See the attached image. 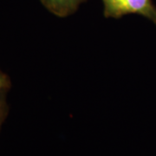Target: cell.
I'll use <instances>...</instances> for the list:
<instances>
[{"instance_id": "6da1fadb", "label": "cell", "mask_w": 156, "mask_h": 156, "mask_svg": "<svg viewBox=\"0 0 156 156\" xmlns=\"http://www.w3.org/2000/svg\"><path fill=\"white\" fill-rule=\"evenodd\" d=\"M106 17L119 18L127 14H139L156 25V7L152 0H102Z\"/></svg>"}, {"instance_id": "7a4b0ae2", "label": "cell", "mask_w": 156, "mask_h": 156, "mask_svg": "<svg viewBox=\"0 0 156 156\" xmlns=\"http://www.w3.org/2000/svg\"><path fill=\"white\" fill-rule=\"evenodd\" d=\"M85 0H42L44 6L58 17H66L76 11Z\"/></svg>"}, {"instance_id": "3957f363", "label": "cell", "mask_w": 156, "mask_h": 156, "mask_svg": "<svg viewBox=\"0 0 156 156\" xmlns=\"http://www.w3.org/2000/svg\"><path fill=\"white\" fill-rule=\"evenodd\" d=\"M2 86H3V79L0 77V88H1Z\"/></svg>"}]
</instances>
